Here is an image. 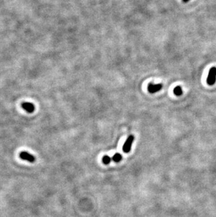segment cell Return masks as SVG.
Masks as SVG:
<instances>
[{
	"label": "cell",
	"mask_w": 216,
	"mask_h": 217,
	"mask_svg": "<svg viewBox=\"0 0 216 217\" xmlns=\"http://www.w3.org/2000/svg\"><path fill=\"white\" fill-rule=\"evenodd\" d=\"M112 159L114 162V163H119V162L122 159L121 155H120L119 153L114 154V155H113V157H112Z\"/></svg>",
	"instance_id": "52a82bcc"
},
{
	"label": "cell",
	"mask_w": 216,
	"mask_h": 217,
	"mask_svg": "<svg viewBox=\"0 0 216 217\" xmlns=\"http://www.w3.org/2000/svg\"><path fill=\"white\" fill-rule=\"evenodd\" d=\"M189 1V0H183V2H184V3H187V2H188Z\"/></svg>",
	"instance_id": "9c48e42d"
},
{
	"label": "cell",
	"mask_w": 216,
	"mask_h": 217,
	"mask_svg": "<svg viewBox=\"0 0 216 217\" xmlns=\"http://www.w3.org/2000/svg\"><path fill=\"white\" fill-rule=\"evenodd\" d=\"M111 158H110V156L108 155H105L102 157V163L105 164H109L111 162Z\"/></svg>",
	"instance_id": "ba28073f"
},
{
	"label": "cell",
	"mask_w": 216,
	"mask_h": 217,
	"mask_svg": "<svg viewBox=\"0 0 216 217\" xmlns=\"http://www.w3.org/2000/svg\"><path fill=\"white\" fill-rule=\"evenodd\" d=\"M22 108L28 112L29 113H32L33 112L35 111V106L32 103H22Z\"/></svg>",
	"instance_id": "5b68a950"
},
{
	"label": "cell",
	"mask_w": 216,
	"mask_h": 217,
	"mask_svg": "<svg viewBox=\"0 0 216 217\" xmlns=\"http://www.w3.org/2000/svg\"><path fill=\"white\" fill-rule=\"evenodd\" d=\"M162 84H150L148 86V92L151 93V94H155V93H157L158 92L162 89Z\"/></svg>",
	"instance_id": "277c9868"
},
{
	"label": "cell",
	"mask_w": 216,
	"mask_h": 217,
	"mask_svg": "<svg viewBox=\"0 0 216 217\" xmlns=\"http://www.w3.org/2000/svg\"><path fill=\"white\" fill-rule=\"evenodd\" d=\"M134 140V137L133 135L129 136L128 137V139H126V140L124 143V144L123 145V152H125V153H128V152H130L131 147H132V144H133Z\"/></svg>",
	"instance_id": "7a4b0ae2"
},
{
	"label": "cell",
	"mask_w": 216,
	"mask_h": 217,
	"mask_svg": "<svg viewBox=\"0 0 216 217\" xmlns=\"http://www.w3.org/2000/svg\"><path fill=\"white\" fill-rule=\"evenodd\" d=\"M173 93H174V94L177 96H181V95L182 94V89L181 87L177 86V87H175L174 89H173Z\"/></svg>",
	"instance_id": "8992f818"
},
{
	"label": "cell",
	"mask_w": 216,
	"mask_h": 217,
	"mask_svg": "<svg viewBox=\"0 0 216 217\" xmlns=\"http://www.w3.org/2000/svg\"><path fill=\"white\" fill-rule=\"evenodd\" d=\"M207 84L209 86H213L216 82V67H212L210 69L207 77Z\"/></svg>",
	"instance_id": "6da1fadb"
},
{
	"label": "cell",
	"mask_w": 216,
	"mask_h": 217,
	"mask_svg": "<svg viewBox=\"0 0 216 217\" xmlns=\"http://www.w3.org/2000/svg\"><path fill=\"white\" fill-rule=\"evenodd\" d=\"M20 157L23 160L28 161L29 163H33L36 160L35 157L33 155L29 153V152L26 151H23L20 153Z\"/></svg>",
	"instance_id": "3957f363"
}]
</instances>
